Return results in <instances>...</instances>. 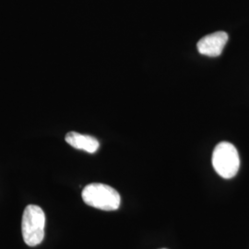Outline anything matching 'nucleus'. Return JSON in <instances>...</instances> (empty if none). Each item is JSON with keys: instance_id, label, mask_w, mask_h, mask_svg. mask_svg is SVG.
<instances>
[{"instance_id": "5", "label": "nucleus", "mask_w": 249, "mask_h": 249, "mask_svg": "<svg viewBox=\"0 0 249 249\" xmlns=\"http://www.w3.org/2000/svg\"><path fill=\"white\" fill-rule=\"evenodd\" d=\"M65 140L73 148L89 153L96 152L100 147V143L95 138L74 131L67 134Z\"/></svg>"}, {"instance_id": "1", "label": "nucleus", "mask_w": 249, "mask_h": 249, "mask_svg": "<svg viewBox=\"0 0 249 249\" xmlns=\"http://www.w3.org/2000/svg\"><path fill=\"white\" fill-rule=\"evenodd\" d=\"M83 201L95 209L113 212L119 209L121 197L115 188L101 183H92L83 188Z\"/></svg>"}, {"instance_id": "3", "label": "nucleus", "mask_w": 249, "mask_h": 249, "mask_svg": "<svg viewBox=\"0 0 249 249\" xmlns=\"http://www.w3.org/2000/svg\"><path fill=\"white\" fill-rule=\"evenodd\" d=\"M213 165L220 177L225 179L234 178L240 167V158L236 148L230 142L219 143L213 153Z\"/></svg>"}, {"instance_id": "6", "label": "nucleus", "mask_w": 249, "mask_h": 249, "mask_svg": "<svg viewBox=\"0 0 249 249\" xmlns=\"http://www.w3.org/2000/svg\"></svg>"}, {"instance_id": "2", "label": "nucleus", "mask_w": 249, "mask_h": 249, "mask_svg": "<svg viewBox=\"0 0 249 249\" xmlns=\"http://www.w3.org/2000/svg\"><path fill=\"white\" fill-rule=\"evenodd\" d=\"M45 214L41 207L28 205L22 215L21 232L27 246L36 247L45 238Z\"/></svg>"}, {"instance_id": "4", "label": "nucleus", "mask_w": 249, "mask_h": 249, "mask_svg": "<svg viewBox=\"0 0 249 249\" xmlns=\"http://www.w3.org/2000/svg\"><path fill=\"white\" fill-rule=\"evenodd\" d=\"M228 35L225 32H216L201 38L197 44V51L208 56H219L228 42Z\"/></svg>"}]
</instances>
